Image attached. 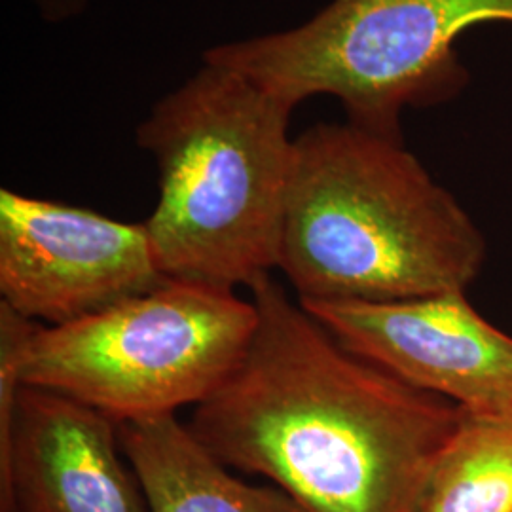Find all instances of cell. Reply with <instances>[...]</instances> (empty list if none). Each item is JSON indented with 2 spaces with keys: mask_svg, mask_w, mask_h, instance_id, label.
<instances>
[{
  "mask_svg": "<svg viewBox=\"0 0 512 512\" xmlns=\"http://www.w3.org/2000/svg\"><path fill=\"white\" fill-rule=\"evenodd\" d=\"M249 291L253 340L192 435L304 512H414L463 410L351 353L272 275Z\"/></svg>",
  "mask_w": 512,
  "mask_h": 512,
  "instance_id": "1",
  "label": "cell"
},
{
  "mask_svg": "<svg viewBox=\"0 0 512 512\" xmlns=\"http://www.w3.org/2000/svg\"><path fill=\"white\" fill-rule=\"evenodd\" d=\"M118 435L150 512H304L272 484L234 475L175 414L118 423Z\"/></svg>",
  "mask_w": 512,
  "mask_h": 512,
  "instance_id": "9",
  "label": "cell"
},
{
  "mask_svg": "<svg viewBox=\"0 0 512 512\" xmlns=\"http://www.w3.org/2000/svg\"><path fill=\"white\" fill-rule=\"evenodd\" d=\"M486 239L401 143L346 124L294 139L279 264L302 304L467 291Z\"/></svg>",
  "mask_w": 512,
  "mask_h": 512,
  "instance_id": "2",
  "label": "cell"
},
{
  "mask_svg": "<svg viewBox=\"0 0 512 512\" xmlns=\"http://www.w3.org/2000/svg\"><path fill=\"white\" fill-rule=\"evenodd\" d=\"M482 23H512V0H332L300 27L209 48L205 63L293 107L332 95L349 126L404 145V110L439 107L467 88L456 42Z\"/></svg>",
  "mask_w": 512,
  "mask_h": 512,
  "instance_id": "4",
  "label": "cell"
},
{
  "mask_svg": "<svg viewBox=\"0 0 512 512\" xmlns=\"http://www.w3.org/2000/svg\"><path fill=\"white\" fill-rule=\"evenodd\" d=\"M414 512H512V414L463 412Z\"/></svg>",
  "mask_w": 512,
  "mask_h": 512,
  "instance_id": "10",
  "label": "cell"
},
{
  "mask_svg": "<svg viewBox=\"0 0 512 512\" xmlns=\"http://www.w3.org/2000/svg\"><path fill=\"white\" fill-rule=\"evenodd\" d=\"M86 2L88 0H37L42 16L50 21L73 18L84 10Z\"/></svg>",
  "mask_w": 512,
  "mask_h": 512,
  "instance_id": "11",
  "label": "cell"
},
{
  "mask_svg": "<svg viewBox=\"0 0 512 512\" xmlns=\"http://www.w3.org/2000/svg\"><path fill=\"white\" fill-rule=\"evenodd\" d=\"M302 306L344 348L404 384L467 414H512V336L480 315L467 291Z\"/></svg>",
  "mask_w": 512,
  "mask_h": 512,
  "instance_id": "7",
  "label": "cell"
},
{
  "mask_svg": "<svg viewBox=\"0 0 512 512\" xmlns=\"http://www.w3.org/2000/svg\"><path fill=\"white\" fill-rule=\"evenodd\" d=\"M296 107L247 76L203 63L137 128L158 169L145 220L167 279L251 289L279 264Z\"/></svg>",
  "mask_w": 512,
  "mask_h": 512,
  "instance_id": "3",
  "label": "cell"
},
{
  "mask_svg": "<svg viewBox=\"0 0 512 512\" xmlns=\"http://www.w3.org/2000/svg\"><path fill=\"white\" fill-rule=\"evenodd\" d=\"M167 281L145 222L0 190L2 304L61 327Z\"/></svg>",
  "mask_w": 512,
  "mask_h": 512,
  "instance_id": "6",
  "label": "cell"
},
{
  "mask_svg": "<svg viewBox=\"0 0 512 512\" xmlns=\"http://www.w3.org/2000/svg\"><path fill=\"white\" fill-rule=\"evenodd\" d=\"M0 512H150L118 423L69 395L19 389Z\"/></svg>",
  "mask_w": 512,
  "mask_h": 512,
  "instance_id": "8",
  "label": "cell"
},
{
  "mask_svg": "<svg viewBox=\"0 0 512 512\" xmlns=\"http://www.w3.org/2000/svg\"><path fill=\"white\" fill-rule=\"evenodd\" d=\"M258 323L253 300L167 279L61 327L31 323L23 385L69 395L116 423L207 401L234 372Z\"/></svg>",
  "mask_w": 512,
  "mask_h": 512,
  "instance_id": "5",
  "label": "cell"
}]
</instances>
